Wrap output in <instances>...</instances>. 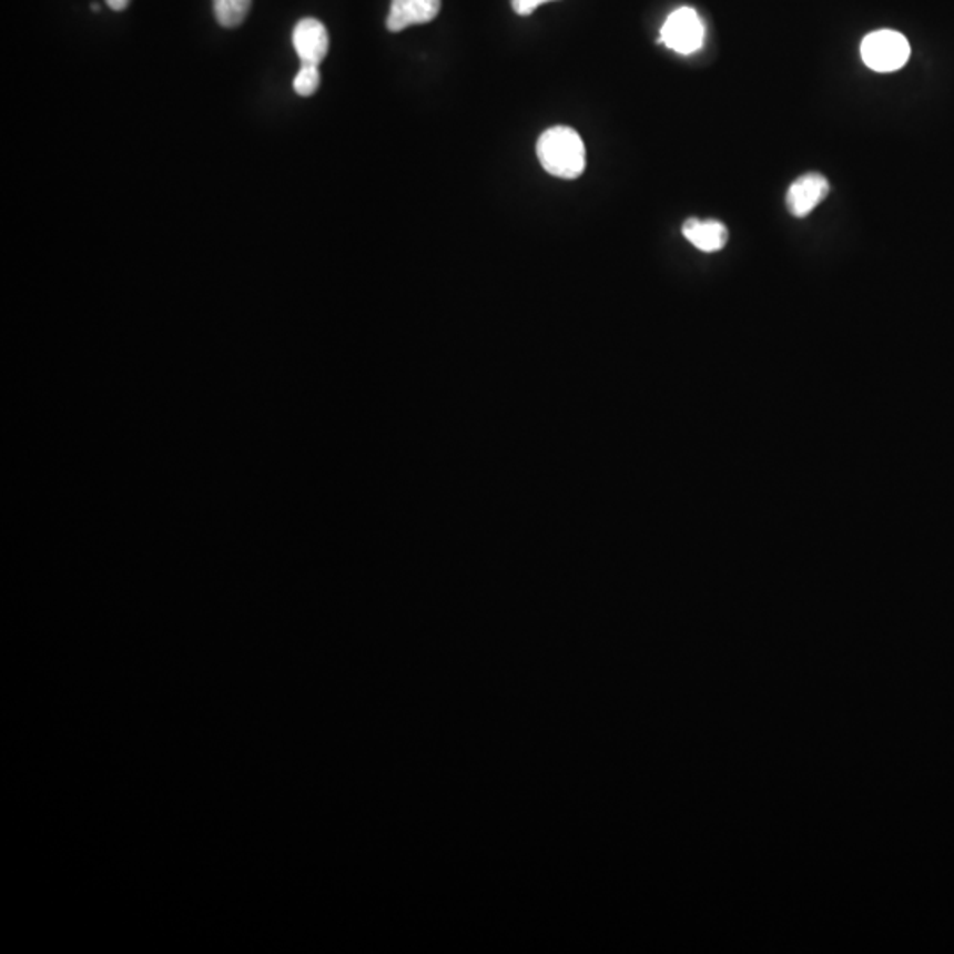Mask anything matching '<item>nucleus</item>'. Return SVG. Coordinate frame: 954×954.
Returning <instances> with one entry per match:
<instances>
[{
	"mask_svg": "<svg viewBox=\"0 0 954 954\" xmlns=\"http://www.w3.org/2000/svg\"><path fill=\"white\" fill-rule=\"evenodd\" d=\"M214 14L220 26L234 29L244 22L250 13L252 0H213Z\"/></svg>",
	"mask_w": 954,
	"mask_h": 954,
	"instance_id": "obj_8",
	"label": "nucleus"
},
{
	"mask_svg": "<svg viewBox=\"0 0 954 954\" xmlns=\"http://www.w3.org/2000/svg\"><path fill=\"white\" fill-rule=\"evenodd\" d=\"M321 88V71L318 65L303 64L300 73L295 74L294 91L303 98L315 94V91Z\"/></svg>",
	"mask_w": 954,
	"mask_h": 954,
	"instance_id": "obj_9",
	"label": "nucleus"
},
{
	"mask_svg": "<svg viewBox=\"0 0 954 954\" xmlns=\"http://www.w3.org/2000/svg\"><path fill=\"white\" fill-rule=\"evenodd\" d=\"M104 2L113 11H122V9H126L128 4H130V0H104Z\"/></svg>",
	"mask_w": 954,
	"mask_h": 954,
	"instance_id": "obj_11",
	"label": "nucleus"
},
{
	"mask_svg": "<svg viewBox=\"0 0 954 954\" xmlns=\"http://www.w3.org/2000/svg\"><path fill=\"white\" fill-rule=\"evenodd\" d=\"M538 158L548 174L560 179H577L586 170V145L571 128L556 126L538 140Z\"/></svg>",
	"mask_w": 954,
	"mask_h": 954,
	"instance_id": "obj_1",
	"label": "nucleus"
},
{
	"mask_svg": "<svg viewBox=\"0 0 954 954\" xmlns=\"http://www.w3.org/2000/svg\"><path fill=\"white\" fill-rule=\"evenodd\" d=\"M706 41V27L693 8H679L661 27L660 43L681 55L699 52Z\"/></svg>",
	"mask_w": 954,
	"mask_h": 954,
	"instance_id": "obj_3",
	"label": "nucleus"
},
{
	"mask_svg": "<svg viewBox=\"0 0 954 954\" xmlns=\"http://www.w3.org/2000/svg\"><path fill=\"white\" fill-rule=\"evenodd\" d=\"M682 234L697 250L706 253L720 252L729 241L727 226L723 223L714 222V220L703 222L699 217H690L682 225Z\"/></svg>",
	"mask_w": 954,
	"mask_h": 954,
	"instance_id": "obj_7",
	"label": "nucleus"
},
{
	"mask_svg": "<svg viewBox=\"0 0 954 954\" xmlns=\"http://www.w3.org/2000/svg\"><path fill=\"white\" fill-rule=\"evenodd\" d=\"M295 52L300 55L303 64H321L326 59L327 50H329V34L324 23L317 18H303L295 26L294 34Z\"/></svg>",
	"mask_w": 954,
	"mask_h": 954,
	"instance_id": "obj_4",
	"label": "nucleus"
},
{
	"mask_svg": "<svg viewBox=\"0 0 954 954\" xmlns=\"http://www.w3.org/2000/svg\"><path fill=\"white\" fill-rule=\"evenodd\" d=\"M545 2H554V0H511V6L515 13L520 14V17H529Z\"/></svg>",
	"mask_w": 954,
	"mask_h": 954,
	"instance_id": "obj_10",
	"label": "nucleus"
},
{
	"mask_svg": "<svg viewBox=\"0 0 954 954\" xmlns=\"http://www.w3.org/2000/svg\"><path fill=\"white\" fill-rule=\"evenodd\" d=\"M864 64L876 73H893L902 70L911 57V44L905 35L896 31L870 32L861 43Z\"/></svg>",
	"mask_w": 954,
	"mask_h": 954,
	"instance_id": "obj_2",
	"label": "nucleus"
},
{
	"mask_svg": "<svg viewBox=\"0 0 954 954\" xmlns=\"http://www.w3.org/2000/svg\"><path fill=\"white\" fill-rule=\"evenodd\" d=\"M831 184L820 174H804L786 191V209L795 217H806L829 195Z\"/></svg>",
	"mask_w": 954,
	"mask_h": 954,
	"instance_id": "obj_5",
	"label": "nucleus"
},
{
	"mask_svg": "<svg viewBox=\"0 0 954 954\" xmlns=\"http://www.w3.org/2000/svg\"><path fill=\"white\" fill-rule=\"evenodd\" d=\"M438 11L440 0H390L386 26L390 32L405 31L408 27L432 22Z\"/></svg>",
	"mask_w": 954,
	"mask_h": 954,
	"instance_id": "obj_6",
	"label": "nucleus"
}]
</instances>
